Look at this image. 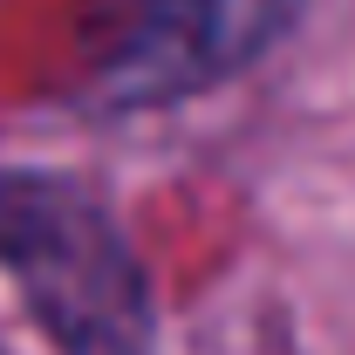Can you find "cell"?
<instances>
[{
  "label": "cell",
  "mask_w": 355,
  "mask_h": 355,
  "mask_svg": "<svg viewBox=\"0 0 355 355\" xmlns=\"http://www.w3.org/2000/svg\"><path fill=\"white\" fill-rule=\"evenodd\" d=\"M0 273L55 355H150V287L103 198L55 171H0Z\"/></svg>",
  "instance_id": "cell-1"
},
{
  "label": "cell",
  "mask_w": 355,
  "mask_h": 355,
  "mask_svg": "<svg viewBox=\"0 0 355 355\" xmlns=\"http://www.w3.org/2000/svg\"><path fill=\"white\" fill-rule=\"evenodd\" d=\"M301 7L308 0H137L123 42L96 76V103L103 110L184 103L266 55Z\"/></svg>",
  "instance_id": "cell-2"
}]
</instances>
